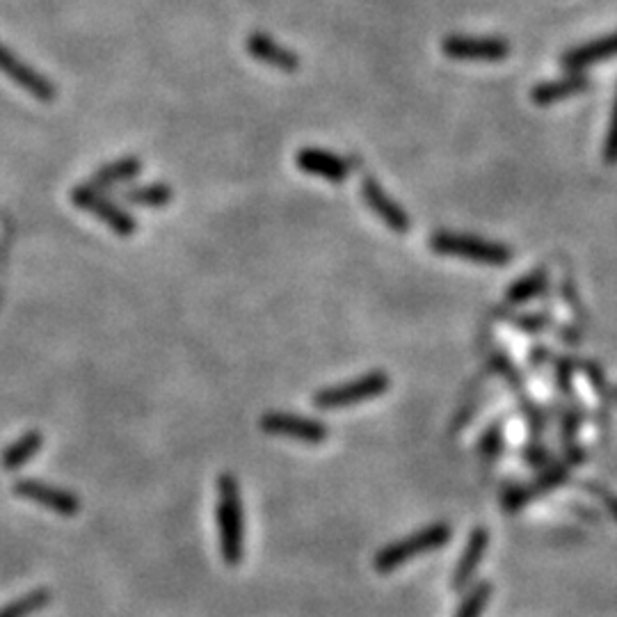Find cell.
<instances>
[{"instance_id": "cell-13", "label": "cell", "mask_w": 617, "mask_h": 617, "mask_svg": "<svg viewBox=\"0 0 617 617\" xmlns=\"http://www.w3.org/2000/svg\"><path fill=\"white\" fill-rule=\"evenodd\" d=\"M245 46H247V53H250L254 60L268 64V67H275L282 71H295L300 67L298 53H293L291 48L275 42V39L266 35V32H252V35L247 37Z\"/></svg>"}, {"instance_id": "cell-4", "label": "cell", "mask_w": 617, "mask_h": 617, "mask_svg": "<svg viewBox=\"0 0 617 617\" xmlns=\"http://www.w3.org/2000/svg\"><path fill=\"white\" fill-rule=\"evenodd\" d=\"M391 387V378L382 371H371L362 375V378H355L350 382H343L339 387H330L318 391L314 396V407L323 412L332 410H346V407H355L364 400L378 398L384 391Z\"/></svg>"}, {"instance_id": "cell-3", "label": "cell", "mask_w": 617, "mask_h": 617, "mask_svg": "<svg viewBox=\"0 0 617 617\" xmlns=\"http://www.w3.org/2000/svg\"><path fill=\"white\" fill-rule=\"evenodd\" d=\"M430 247L437 254L483 263V266H508L512 261L510 247L471 234H455V231H437V234H432Z\"/></svg>"}, {"instance_id": "cell-22", "label": "cell", "mask_w": 617, "mask_h": 617, "mask_svg": "<svg viewBox=\"0 0 617 617\" xmlns=\"http://www.w3.org/2000/svg\"><path fill=\"white\" fill-rule=\"evenodd\" d=\"M490 597H492V583L480 581L478 586L467 592V597H464V602L460 604L455 617H480L485 611L487 602H490Z\"/></svg>"}, {"instance_id": "cell-18", "label": "cell", "mask_w": 617, "mask_h": 617, "mask_svg": "<svg viewBox=\"0 0 617 617\" xmlns=\"http://www.w3.org/2000/svg\"><path fill=\"white\" fill-rule=\"evenodd\" d=\"M44 446V435L37 430H30L26 435H21L16 439L14 444H10L0 455V464H3V469L14 471L21 469L23 464H28L32 458H35L39 448Z\"/></svg>"}, {"instance_id": "cell-20", "label": "cell", "mask_w": 617, "mask_h": 617, "mask_svg": "<svg viewBox=\"0 0 617 617\" xmlns=\"http://www.w3.org/2000/svg\"><path fill=\"white\" fill-rule=\"evenodd\" d=\"M549 286V277L547 270H533L528 272L526 277L519 279V282L512 284L506 293V302L508 304H524L528 300L538 298L540 293L547 291Z\"/></svg>"}, {"instance_id": "cell-29", "label": "cell", "mask_w": 617, "mask_h": 617, "mask_svg": "<svg viewBox=\"0 0 617 617\" xmlns=\"http://www.w3.org/2000/svg\"><path fill=\"white\" fill-rule=\"evenodd\" d=\"M0 304H3V293H0Z\"/></svg>"}, {"instance_id": "cell-21", "label": "cell", "mask_w": 617, "mask_h": 617, "mask_svg": "<svg viewBox=\"0 0 617 617\" xmlns=\"http://www.w3.org/2000/svg\"><path fill=\"white\" fill-rule=\"evenodd\" d=\"M48 604H51V590H32L28 595L16 599L10 606L0 608V617H30L37 611H42Z\"/></svg>"}, {"instance_id": "cell-26", "label": "cell", "mask_w": 617, "mask_h": 617, "mask_svg": "<svg viewBox=\"0 0 617 617\" xmlns=\"http://www.w3.org/2000/svg\"><path fill=\"white\" fill-rule=\"evenodd\" d=\"M586 490L595 496V499H599V503H602V506L608 510V515H611L617 522V496L599 485H586Z\"/></svg>"}, {"instance_id": "cell-28", "label": "cell", "mask_w": 617, "mask_h": 617, "mask_svg": "<svg viewBox=\"0 0 617 617\" xmlns=\"http://www.w3.org/2000/svg\"><path fill=\"white\" fill-rule=\"evenodd\" d=\"M608 398L615 400V403H617V387H611V396H608Z\"/></svg>"}, {"instance_id": "cell-2", "label": "cell", "mask_w": 617, "mask_h": 617, "mask_svg": "<svg viewBox=\"0 0 617 617\" xmlns=\"http://www.w3.org/2000/svg\"><path fill=\"white\" fill-rule=\"evenodd\" d=\"M451 526L448 524H430L421 531H416L412 535H407L403 540H396L382 547L378 554L373 558V567L378 574H391L396 572L400 565H405L407 560H412L421 554H430V551H437L439 547L451 540Z\"/></svg>"}, {"instance_id": "cell-8", "label": "cell", "mask_w": 617, "mask_h": 617, "mask_svg": "<svg viewBox=\"0 0 617 617\" xmlns=\"http://www.w3.org/2000/svg\"><path fill=\"white\" fill-rule=\"evenodd\" d=\"M14 494L19 496V499H26V501L37 503V506L53 510L55 515H60V517H76L80 512V506H83L74 492L62 490V487L48 485V483H42V480H32V478L14 483Z\"/></svg>"}, {"instance_id": "cell-12", "label": "cell", "mask_w": 617, "mask_h": 617, "mask_svg": "<svg viewBox=\"0 0 617 617\" xmlns=\"http://www.w3.org/2000/svg\"><path fill=\"white\" fill-rule=\"evenodd\" d=\"M295 165H298L302 172H307L311 176H320V179H327L332 183L346 181L350 172L355 170L352 158H341L336 154H330V151H323L316 147H307V149L298 151V156H295Z\"/></svg>"}, {"instance_id": "cell-15", "label": "cell", "mask_w": 617, "mask_h": 617, "mask_svg": "<svg viewBox=\"0 0 617 617\" xmlns=\"http://www.w3.org/2000/svg\"><path fill=\"white\" fill-rule=\"evenodd\" d=\"M617 58V32H611V35L599 37L595 42L581 44L572 48V51H567L563 58H560V64H563L565 71H581L586 67H592V64L606 62Z\"/></svg>"}, {"instance_id": "cell-24", "label": "cell", "mask_w": 617, "mask_h": 617, "mask_svg": "<svg viewBox=\"0 0 617 617\" xmlns=\"http://www.w3.org/2000/svg\"><path fill=\"white\" fill-rule=\"evenodd\" d=\"M604 160H606L608 165H615L617 163V96H615L611 124H608L606 140H604Z\"/></svg>"}, {"instance_id": "cell-19", "label": "cell", "mask_w": 617, "mask_h": 617, "mask_svg": "<svg viewBox=\"0 0 617 617\" xmlns=\"http://www.w3.org/2000/svg\"><path fill=\"white\" fill-rule=\"evenodd\" d=\"M119 199L128 206L140 208H163L174 199V190L167 183H151V186H131L119 192Z\"/></svg>"}, {"instance_id": "cell-7", "label": "cell", "mask_w": 617, "mask_h": 617, "mask_svg": "<svg viewBox=\"0 0 617 617\" xmlns=\"http://www.w3.org/2000/svg\"><path fill=\"white\" fill-rule=\"evenodd\" d=\"M446 58L462 62H501L510 55V42L503 37L448 35L442 42Z\"/></svg>"}, {"instance_id": "cell-11", "label": "cell", "mask_w": 617, "mask_h": 617, "mask_svg": "<svg viewBox=\"0 0 617 617\" xmlns=\"http://www.w3.org/2000/svg\"><path fill=\"white\" fill-rule=\"evenodd\" d=\"M0 71L14 80L16 85L30 92L39 101H53L55 99V87L51 80H46L42 74H37L35 69L28 67L26 62L16 58V55L0 44Z\"/></svg>"}, {"instance_id": "cell-23", "label": "cell", "mask_w": 617, "mask_h": 617, "mask_svg": "<svg viewBox=\"0 0 617 617\" xmlns=\"http://www.w3.org/2000/svg\"><path fill=\"white\" fill-rule=\"evenodd\" d=\"M501 448H503V426H501V423H494V426L487 428L485 435L480 437L478 451H480V455H483V458L494 460L496 455L501 453Z\"/></svg>"}, {"instance_id": "cell-16", "label": "cell", "mask_w": 617, "mask_h": 617, "mask_svg": "<svg viewBox=\"0 0 617 617\" xmlns=\"http://www.w3.org/2000/svg\"><path fill=\"white\" fill-rule=\"evenodd\" d=\"M592 87V80L588 76H583L581 71H574L570 76H563L558 80H547V83H540L533 87L531 99L538 106H551V103L565 101L570 96H579L583 92H588Z\"/></svg>"}, {"instance_id": "cell-6", "label": "cell", "mask_w": 617, "mask_h": 617, "mask_svg": "<svg viewBox=\"0 0 617 617\" xmlns=\"http://www.w3.org/2000/svg\"><path fill=\"white\" fill-rule=\"evenodd\" d=\"M261 430H266L268 435L288 437L295 442L304 444H325L330 437V428L323 421L309 419V416L293 414V412H268L261 416Z\"/></svg>"}, {"instance_id": "cell-9", "label": "cell", "mask_w": 617, "mask_h": 617, "mask_svg": "<svg viewBox=\"0 0 617 617\" xmlns=\"http://www.w3.org/2000/svg\"><path fill=\"white\" fill-rule=\"evenodd\" d=\"M583 462V451H579V448H574L572 458H567L565 462H558L554 464V467L544 471L542 476H538V480H533L531 485H524V487H517V490H510L506 496H503V508L515 512L522 506H526L528 501L538 499L540 494L554 490V487L563 485L567 476H570V469L574 467V464Z\"/></svg>"}, {"instance_id": "cell-27", "label": "cell", "mask_w": 617, "mask_h": 617, "mask_svg": "<svg viewBox=\"0 0 617 617\" xmlns=\"http://www.w3.org/2000/svg\"><path fill=\"white\" fill-rule=\"evenodd\" d=\"M576 428H579V416H576V414H567V416H565V423H563V437H565V442H567V444H570L572 439H574Z\"/></svg>"}, {"instance_id": "cell-1", "label": "cell", "mask_w": 617, "mask_h": 617, "mask_svg": "<svg viewBox=\"0 0 617 617\" xmlns=\"http://www.w3.org/2000/svg\"><path fill=\"white\" fill-rule=\"evenodd\" d=\"M215 522H218L222 560L229 567L240 565L245 560V506L234 474H220L218 478Z\"/></svg>"}, {"instance_id": "cell-5", "label": "cell", "mask_w": 617, "mask_h": 617, "mask_svg": "<svg viewBox=\"0 0 617 617\" xmlns=\"http://www.w3.org/2000/svg\"><path fill=\"white\" fill-rule=\"evenodd\" d=\"M71 202L78 208H83V211L96 215V218L103 224H108L119 236H133L135 231H138V220H135L131 213L124 211L117 202H112L101 190L92 186H78L71 192Z\"/></svg>"}, {"instance_id": "cell-17", "label": "cell", "mask_w": 617, "mask_h": 617, "mask_svg": "<svg viewBox=\"0 0 617 617\" xmlns=\"http://www.w3.org/2000/svg\"><path fill=\"white\" fill-rule=\"evenodd\" d=\"M140 174H142V160L135 156H126L115 160V163H108L106 167H101V170L92 176L90 186L96 190L119 188L122 183L138 179Z\"/></svg>"}, {"instance_id": "cell-10", "label": "cell", "mask_w": 617, "mask_h": 617, "mask_svg": "<svg viewBox=\"0 0 617 617\" xmlns=\"http://www.w3.org/2000/svg\"><path fill=\"white\" fill-rule=\"evenodd\" d=\"M362 199L391 231H396V234H407V231L412 229V220L405 208H400L394 202V197H389L380 186V181L371 174H366L362 181Z\"/></svg>"}, {"instance_id": "cell-14", "label": "cell", "mask_w": 617, "mask_h": 617, "mask_svg": "<svg viewBox=\"0 0 617 617\" xmlns=\"http://www.w3.org/2000/svg\"><path fill=\"white\" fill-rule=\"evenodd\" d=\"M487 547H490V533H487V528L485 526L474 528V533H471L467 547H464L458 565H455V572L451 576V588L455 592H462L469 586V581L474 579V574L480 567V560L485 558Z\"/></svg>"}, {"instance_id": "cell-25", "label": "cell", "mask_w": 617, "mask_h": 617, "mask_svg": "<svg viewBox=\"0 0 617 617\" xmlns=\"http://www.w3.org/2000/svg\"><path fill=\"white\" fill-rule=\"evenodd\" d=\"M510 323L517 325L522 332H540L551 323V320H549V316L531 314V316H512Z\"/></svg>"}]
</instances>
